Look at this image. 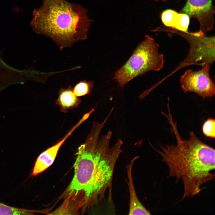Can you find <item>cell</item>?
Instances as JSON below:
<instances>
[{
    "label": "cell",
    "instance_id": "1",
    "mask_svg": "<svg viewBox=\"0 0 215 215\" xmlns=\"http://www.w3.org/2000/svg\"><path fill=\"white\" fill-rule=\"evenodd\" d=\"M105 124L93 122L84 144L78 148L74 164V174L67 191L70 194H84L86 203L96 205L112 198L113 176L123 142L118 139L112 146V133L101 135Z\"/></svg>",
    "mask_w": 215,
    "mask_h": 215
},
{
    "label": "cell",
    "instance_id": "2",
    "mask_svg": "<svg viewBox=\"0 0 215 215\" xmlns=\"http://www.w3.org/2000/svg\"><path fill=\"white\" fill-rule=\"evenodd\" d=\"M168 119L176 144L160 145L161 150H155L167 165L169 176L175 177L177 180L182 179L183 199L198 194L201 185L214 178L211 172L215 169V150L199 139L193 132H189V139L183 140L172 116Z\"/></svg>",
    "mask_w": 215,
    "mask_h": 215
},
{
    "label": "cell",
    "instance_id": "3",
    "mask_svg": "<svg viewBox=\"0 0 215 215\" xmlns=\"http://www.w3.org/2000/svg\"><path fill=\"white\" fill-rule=\"evenodd\" d=\"M87 11L67 0H43L42 6L33 10L30 24L34 31L62 49L87 38L92 22Z\"/></svg>",
    "mask_w": 215,
    "mask_h": 215
},
{
    "label": "cell",
    "instance_id": "4",
    "mask_svg": "<svg viewBox=\"0 0 215 215\" xmlns=\"http://www.w3.org/2000/svg\"><path fill=\"white\" fill-rule=\"evenodd\" d=\"M159 46L153 38L145 35L127 62L115 72L113 79L122 87L137 76L150 71H159L164 60L163 55L159 52Z\"/></svg>",
    "mask_w": 215,
    "mask_h": 215
},
{
    "label": "cell",
    "instance_id": "5",
    "mask_svg": "<svg viewBox=\"0 0 215 215\" xmlns=\"http://www.w3.org/2000/svg\"><path fill=\"white\" fill-rule=\"evenodd\" d=\"M185 39L190 45V50L184 62L186 66L207 64L211 66L215 61V36H208L199 31L183 32L169 28L168 30Z\"/></svg>",
    "mask_w": 215,
    "mask_h": 215
},
{
    "label": "cell",
    "instance_id": "6",
    "mask_svg": "<svg viewBox=\"0 0 215 215\" xmlns=\"http://www.w3.org/2000/svg\"><path fill=\"white\" fill-rule=\"evenodd\" d=\"M210 66L206 64L201 69L186 71L180 78L181 86L185 93L193 92L204 99L211 98L215 93V86L209 75Z\"/></svg>",
    "mask_w": 215,
    "mask_h": 215
},
{
    "label": "cell",
    "instance_id": "7",
    "mask_svg": "<svg viewBox=\"0 0 215 215\" xmlns=\"http://www.w3.org/2000/svg\"><path fill=\"white\" fill-rule=\"evenodd\" d=\"M181 13L190 18L196 19L199 25V31L204 34L214 30L215 8L213 0H187Z\"/></svg>",
    "mask_w": 215,
    "mask_h": 215
},
{
    "label": "cell",
    "instance_id": "8",
    "mask_svg": "<svg viewBox=\"0 0 215 215\" xmlns=\"http://www.w3.org/2000/svg\"><path fill=\"white\" fill-rule=\"evenodd\" d=\"M76 128V126L74 125L61 140L39 155L35 162L31 176H34L39 174L52 165L62 145Z\"/></svg>",
    "mask_w": 215,
    "mask_h": 215
},
{
    "label": "cell",
    "instance_id": "9",
    "mask_svg": "<svg viewBox=\"0 0 215 215\" xmlns=\"http://www.w3.org/2000/svg\"><path fill=\"white\" fill-rule=\"evenodd\" d=\"M139 157L136 156L130 160L126 166L128 180L127 182L128 187L130 202L129 215H150V212L142 205L138 198L133 184L132 169L135 161Z\"/></svg>",
    "mask_w": 215,
    "mask_h": 215
},
{
    "label": "cell",
    "instance_id": "10",
    "mask_svg": "<svg viewBox=\"0 0 215 215\" xmlns=\"http://www.w3.org/2000/svg\"><path fill=\"white\" fill-rule=\"evenodd\" d=\"M161 18L165 26L183 32L188 31L190 18L186 14L167 9L162 12Z\"/></svg>",
    "mask_w": 215,
    "mask_h": 215
},
{
    "label": "cell",
    "instance_id": "11",
    "mask_svg": "<svg viewBox=\"0 0 215 215\" xmlns=\"http://www.w3.org/2000/svg\"><path fill=\"white\" fill-rule=\"evenodd\" d=\"M81 102V99L74 94L73 88L69 86L60 89L56 104L60 107L61 111L65 113L69 109L77 107Z\"/></svg>",
    "mask_w": 215,
    "mask_h": 215
},
{
    "label": "cell",
    "instance_id": "12",
    "mask_svg": "<svg viewBox=\"0 0 215 215\" xmlns=\"http://www.w3.org/2000/svg\"><path fill=\"white\" fill-rule=\"evenodd\" d=\"M38 211L11 206L0 202V215H32Z\"/></svg>",
    "mask_w": 215,
    "mask_h": 215
},
{
    "label": "cell",
    "instance_id": "13",
    "mask_svg": "<svg viewBox=\"0 0 215 215\" xmlns=\"http://www.w3.org/2000/svg\"><path fill=\"white\" fill-rule=\"evenodd\" d=\"M93 85L92 81H81L73 89V93L78 97L89 94L92 91Z\"/></svg>",
    "mask_w": 215,
    "mask_h": 215
},
{
    "label": "cell",
    "instance_id": "14",
    "mask_svg": "<svg viewBox=\"0 0 215 215\" xmlns=\"http://www.w3.org/2000/svg\"><path fill=\"white\" fill-rule=\"evenodd\" d=\"M202 131L206 136L212 138L215 137V120L214 119L209 118L203 124Z\"/></svg>",
    "mask_w": 215,
    "mask_h": 215
},
{
    "label": "cell",
    "instance_id": "15",
    "mask_svg": "<svg viewBox=\"0 0 215 215\" xmlns=\"http://www.w3.org/2000/svg\"><path fill=\"white\" fill-rule=\"evenodd\" d=\"M150 1H153L155 2H164V3H165L168 1L169 0H150Z\"/></svg>",
    "mask_w": 215,
    "mask_h": 215
}]
</instances>
